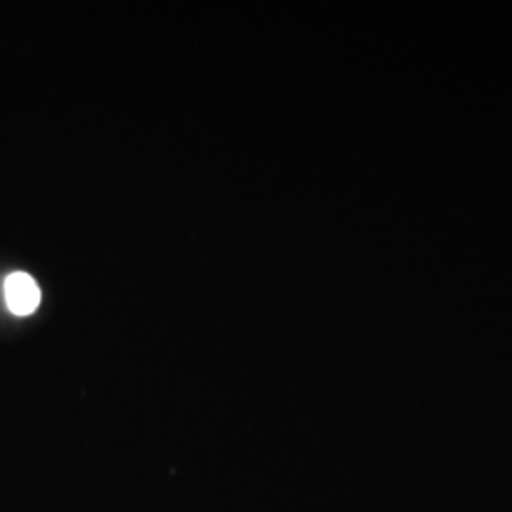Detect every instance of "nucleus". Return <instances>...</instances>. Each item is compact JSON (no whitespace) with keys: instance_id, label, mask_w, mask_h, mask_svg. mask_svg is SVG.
I'll return each instance as SVG.
<instances>
[{"instance_id":"1","label":"nucleus","mask_w":512,"mask_h":512,"mask_svg":"<svg viewBox=\"0 0 512 512\" xmlns=\"http://www.w3.org/2000/svg\"><path fill=\"white\" fill-rule=\"evenodd\" d=\"M6 306L14 315H31L40 306V287L37 281L25 272L8 275L4 281Z\"/></svg>"}]
</instances>
